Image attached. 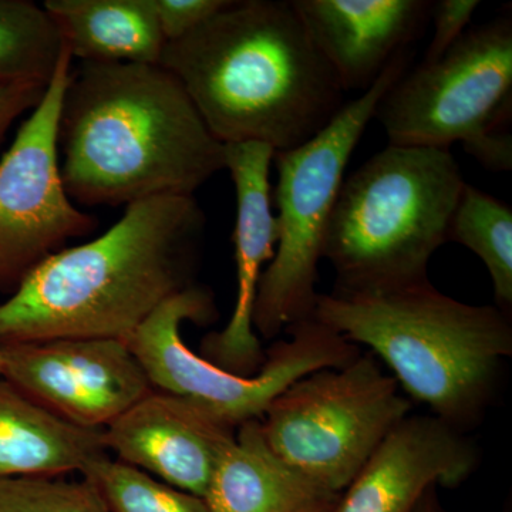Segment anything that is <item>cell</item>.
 <instances>
[{
	"label": "cell",
	"instance_id": "cell-1",
	"mask_svg": "<svg viewBox=\"0 0 512 512\" xmlns=\"http://www.w3.org/2000/svg\"><path fill=\"white\" fill-rule=\"evenodd\" d=\"M57 148L70 200L130 205L194 192L225 170V146L160 64L82 62L64 89Z\"/></svg>",
	"mask_w": 512,
	"mask_h": 512
},
{
	"label": "cell",
	"instance_id": "cell-2",
	"mask_svg": "<svg viewBox=\"0 0 512 512\" xmlns=\"http://www.w3.org/2000/svg\"><path fill=\"white\" fill-rule=\"evenodd\" d=\"M205 225L194 197L127 205L103 235L49 256L0 303V343L126 342L158 306L197 285Z\"/></svg>",
	"mask_w": 512,
	"mask_h": 512
},
{
	"label": "cell",
	"instance_id": "cell-3",
	"mask_svg": "<svg viewBox=\"0 0 512 512\" xmlns=\"http://www.w3.org/2000/svg\"><path fill=\"white\" fill-rule=\"evenodd\" d=\"M177 77L220 143L302 146L345 106L342 87L291 0H239L167 43Z\"/></svg>",
	"mask_w": 512,
	"mask_h": 512
},
{
	"label": "cell",
	"instance_id": "cell-4",
	"mask_svg": "<svg viewBox=\"0 0 512 512\" xmlns=\"http://www.w3.org/2000/svg\"><path fill=\"white\" fill-rule=\"evenodd\" d=\"M312 319L369 349L400 390L461 431L483 419L504 360L512 355L507 313L457 301L430 281L319 293Z\"/></svg>",
	"mask_w": 512,
	"mask_h": 512
},
{
	"label": "cell",
	"instance_id": "cell-5",
	"mask_svg": "<svg viewBox=\"0 0 512 512\" xmlns=\"http://www.w3.org/2000/svg\"><path fill=\"white\" fill-rule=\"evenodd\" d=\"M450 150L387 146L345 178L323 258L338 292L423 284L466 187Z\"/></svg>",
	"mask_w": 512,
	"mask_h": 512
},
{
	"label": "cell",
	"instance_id": "cell-6",
	"mask_svg": "<svg viewBox=\"0 0 512 512\" xmlns=\"http://www.w3.org/2000/svg\"><path fill=\"white\" fill-rule=\"evenodd\" d=\"M410 60V50L394 57L379 79L345 103L315 137L274 154L279 238L274 259L264 269L256 291L252 323L258 338L275 339L295 323L312 318L326 229L346 167L375 119L380 100L406 74Z\"/></svg>",
	"mask_w": 512,
	"mask_h": 512
},
{
	"label": "cell",
	"instance_id": "cell-7",
	"mask_svg": "<svg viewBox=\"0 0 512 512\" xmlns=\"http://www.w3.org/2000/svg\"><path fill=\"white\" fill-rule=\"evenodd\" d=\"M390 146L464 150L491 171L512 168V19L467 29L436 62L403 74L377 106Z\"/></svg>",
	"mask_w": 512,
	"mask_h": 512
},
{
	"label": "cell",
	"instance_id": "cell-8",
	"mask_svg": "<svg viewBox=\"0 0 512 512\" xmlns=\"http://www.w3.org/2000/svg\"><path fill=\"white\" fill-rule=\"evenodd\" d=\"M215 316L210 289L194 285L158 306L126 343L153 389L188 400L232 429L262 419L276 397L301 377L348 365L362 353L311 318L286 329L289 338L274 343L255 375H235L192 352L181 336L187 320L205 323Z\"/></svg>",
	"mask_w": 512,
	"mask_h": 512
},
{
	"label": "cell",
	"instance_id": "cell-9",
	"mask_svg": "<svg viewBox=\"0 0 512 512\" xmlns=\"http://www.w3.org/2000/svg\"><path fill=\"white\" fill-rule=\"evenodd\" d=\"M412 402L372 353L284 390L262 416L272 450L320 490L342 494Z\"/></svg>",
	"mask_w": 512,
	"mask_h": 512
},
{
	"label": "cell",
	"instance_id": "cell-10",
	"mask_svg": "<svg viewBox=\"0 0 512 512\" xmlns=\"http://www.w3.org/2000/svg\"><path fill=\"white\" fill-rule=\"evenodd\" d=\"M72 67L64 47L45 96L0 160V292L10 295L70 239L97 228V218L70 200L60 174L57 121Z\"/></svg>",
	"mask_w": 512,
	"mask_h": 512
},
{
	"label": "cell",
	"instance_id": "cell-11",
	"mask_svg": "<svg viewBox=\"0 0 512 512\" xmlns=\"http://www.w3.org/2000/svg\"><path fill=\"white\" fill-rule=\"evenodd\" d=\"M0 356L2 377L77 426L104 429L153 390L123 340L0 343Z\"/></svg>",
	"mask_w": 512,
	"mask_h": 512
},
{
	"label": "cell",
	"instance_id": "cell-12",
	"mask_svg": "<svg viewBox=\"0 0 512 512\" xmlns=\"http://www.w3.org/2000/svg\"><path fill=\"white\" fill-rule=\"evenodd\" d=\"M274 148L262 143L225 146V170L237 192L234 241L237 298L231 319L220 332L202 340L201 356L235 375H255L265 362V350L256 335L252 315L264 266L274 259L278 221L272 212L269 170Z\"/></svg>",
	"mask_w": 512,
	"mask_h": 512
},
{
	"label": "cell",
	"instance_id": "cell-13",
	"mask_svg": "<svg viewBox=\"0 0 512 512\" xmlns=\"http://www.w3.org/2000/svg\"><path fill=\"white\" fill-rule=\"evenodd\" d=\"M478 451L464 431L434 414H407L339 495L335 512H413L433 487H458Z\"/></svg>",
	"mask_w": 512,
	"mask_h": 512
},
{
	"label": "cell",
	"instance_id": "cell-14",
	"mask_svg": "<svg viewBox=\"0 0 512 512\" xmlns=\"http://www.w3.org/2000/svg\"><path fill=\"white\" fill-rule=\"evenodd\" d=\"M235 431L188 400L153 389L104 427V443L128 466L204 498Z\"/></svg>",
	"mask_w": 512,
	"mask_h": 512
},
{
	"label": "cell",
	"instance_id": "cell-15",
	"mask_svg": "<svg viewBox=\"0 0 512 512\" xmlns=\"http://www.w3.org/2000/svg\"><path fill=\"white\" fill-rule=\"evenodd\" d=\"M343 92H366L410 50L430 18L426 0H291Z\"/></svg>",
	"mask_w": 512,
	"mask_h": 512
},
{
	"label": "cell",
	"instance_id": "cell-16",
	"mask_svg": "<svg viewBox=\"0 0 512 512\" xmlns=\"http://www.w3.org/2000/svg\"><path fill=\"white\" fill-rule=\"evenodd\" d=\"M106 457L104 429L62 419L0 376V477L83 474Z\"/></svg>",
	"mask_w": 512,
	"mask_h": 512
},
{
	"label": "cell",
	"instance_id": "cell-17",
	"mask_svg": "<svg viewBox=\"0 0 512 512\" xmlns=\"http://www.w3.org/2000/svg\"><path fill=\"white\" fill-rule=\"evenodd\" d=\"M326 494L272 450L258 419L235 431L202 500L211 512H295Z\"/></svg>",
	"mask_w": 512,
	"mask_h": 512
},
{
	"label": "cell",
	"instance_id": "cell-18",
	"mask_svg": "<svg viewBox=\"0 0 512 512\" xmlns=\"http://www.w3.org/2000/svg\"><path fill=\"white\" fill-rule=\"evenodd\" d=\"M43 8L82 62L158 64L167 45L153 0H46Z\"/></svg>",
	"mask_w": 512,
	"mask_h": 512
},
{
	"label": "cell",
	"instance_id": "cell-19",
	"mask_svg": "<svg viewBox=\"0 0 512 512\" xmlns=\"http://www.w3.org/2000/svg\"><path fill=\"white\" fill-rule=\"evenodd\" d=\"M447 241L481 259L493 282L495 306L512 305V210L487 192L466 184L451 218Z\"/></svg>",
	"mask_w": 512,
	"mask_h": 512
},
{
	"label": "cell",
	"instance_id": "cell-20",
	"mask_svg": "<svg viewBox=\"0 0 512 512\" xmlns=\"http://www.w3.org/2000/svg\"><path fill=\"white\" fill-rule=\"evenodd\" d=\"M64 47L62 33L43 6L0 0V83L47 86Z\"/></svg>",
	"mask_w": 512,
	"mask_h": 512
},
{
	"label": "cell",
	"instance_id": "cell-21",
	"mask_svg": "<svg viewBox=\"0 0 512 512\" xmlns=\"http://www.w3.org/2000/svg\"><path fill=\"white\" fill-rule=\"evenodd\" d=\"M83 477L96 485L110 512H211L197 495L171 487L110 456L87 468Z\"/></svg>",
	"mask_w": 512,
	"mask_h": 512
},
{
	"label": "cell",
	"instance_id": "cell-22",
	"mask_svg": "<svg viewBox=\"0 0 512 512\" xmlns=\"http://www.w3.org/2000/svg\"><path fill=\"white\" fill-rule=\"evenodd\" d=\"M0 512H110L92 481L0 477Z\"/></svg>",
	"mask_w": 512,
	"mask_h": 512
},
{
	"label": "cell",
	"instance_id": "cell-23",
	"mask_svg": "<svg viewBox=\"0 0 512 512\" xmlns=\"http://www.w3.org/2000/svg\"><path fill=\"white\" fill-rule=\"evenodd\" d=\"M165 42L183 39L192 30L227 8L231 0H153Z\"/></svg>",
	"mask_w": 512,
	"mask_h": 512
},
{
	"label": "cell",
	"instance_id": "cell-24",
	"mask_svg": "<svg viewBox=\"0 0 512 512\" xmlns=\"http://www.w3.org/2000/svg\"><path fill=\"white\" fill-rule=\"evenodd\" d=\"M480 5L478 0H439L431 3L430 18L433 20L434 33L423 63L439 60L466 33Z\"/></svg>",
	"mask_w": 512,
	"mask_h": 512
},
{
	"label": "cell",
	"instance_id": "cell-25",
	"mask_svg": "<svg viewBox=\"0 0 512 512\" xmlns=\"http://www.w3.org/2000/svg\"><path fill=\"white\" fill-rule=\"evenodd\" d=\"M47 86L36 83H0V146L15 120L39 106Z\"/></svg>",
	"mask_w": 512,
	"mask_h": 512
},
{
	"label": "cell",
	"instance_id": "cell-26",
	"mask_svg": "<svg viewBox=\"0 0 512 512\" xmlns=\"http://www.w3.org/2000/svg\"><path fill=\"white\" fill-rule=\"evenodd\" d=\"M340 494H326L315 498L311 503L303 505L295 512H335Z\"/></svg>",
	"mask_w": 512,
	"mask_h": 512
},
{
	"label": "cell",
	"instance_id": "cell-27",
	"mask_svg": "<svg viewBox=\"0 0 512 512\" xmlns=\"http://www.w3.org/2000/svg\"><path fill=\"white\" fill-rule=\"evenodd\" d=\"M413 512H443L440 507L439 497H437V487L430 488V490L421 497L419 503L414 507Z\"/></svg>",
	"mask_w": 512,
	"mask_h": 512
},
{
	"label": "cell",
	"instance_id": "cell-28",
	"mask_svg": "<svg viewBox=\"0 0 512 512\" xmlns=\"http://www.w3.org/2000/svg\"><path fill=\"white\" fill-rule=\"evenodd\" d=\"M2 370H3V363H2V356H0V376H2Z\"/></svg>",
	"mask_w": 512,
	"mask_h": 512
}]
</instances>
